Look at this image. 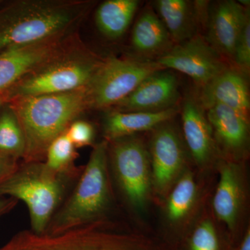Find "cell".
Listing matches in <instances>:
<instances>
[{
  "label": "cell",
  "mask_w": 250,
  "mask_h": 250,
  "mask_svg": "<svg viewBox=\"0 0 250 250\" xmlns=\"http://www.w3.org/2000/svg\"><path fill=\"white\" fill-rule=\"evenodd\" d=\"M25 139L23 162H43L49 145L87 108L88 87L67 93L18 98L8 102Z\"/></svg>",
  "instance_id": "obj_1"
},
{
  "label": "cell",
  "mask_w": 250,
  "mask_h": 250,
  "mask_svg": "<svg viewBox=\"0 0 250 250\" xmlns=\"http://www.w3.org/2000/svg\"><path fill=\"white\" fill-rule=\"evenodd\" d=\"M86 9L81 1L16 3L0 14V52L65 35Z\"/></svg>",
  "instance_id": "obj_2"
},
{
  "label": "cell",
  "mask_w": 250,
  "mask_h": 250,
  "mask_svg": "<svg viewBox=\"0 0 250 250\" xmlns=\"http://www.w3.org/2000/svg\"><path fill=\"white\" fill-rule=\"evenodd\" d=\"M108 146L106 140L94 146L73 191L51 219L46 233L60 234L103 220L111 200Z\"/></svg>",
  "instance_id": "obj_3"
},
{
  "label": "cell",
  "mask_w": 250,
  "mask_h": 250,
  "mask_svg": "<svg viewBox=\"0 0 250 250\" xmlns=\"http://www.w3.org/2000/svg\"><path fill=\"white\" fill-rule=\"evenodd\" d=\"M79 177L56 173L44 161L23 162L0 184V197L24 202L29 210L31 231L42 234L64 202L68 188Z\"/></svg>",
  "instance_id": "obj_4"
},
{
  "label": "cell",
  "mask_w": 250,
  "mask_h": 250,
  "mask_svg": "<svg viewBox=\"0 0 250 250\" xmlns=\"http://www.w3.org/2000/svg\"><path fill=\"white\" fill-rule=\"evenodd\" d=\"M0 250H165L152 242L100 220L57 235L20 231Z\"/></svg>",
  "instance_id": "obj_5"
},
{
  "label": "cell",
  "mask_w": 250,
  "mask_h": 250,
  "mask_svg": "<svg viewBox=\"0 0 250 250\" xmlns=\"http://www.w3.org/2000/svg\"><path fill=\"white\" fill-rule=\"evenodd\" d=\"M100 62L75 45L28 74L3 93L8 103L18 98L64 93L86 88Z\"/></svg>",
  "instance_id": "obj_6"
},
{
  "label": "cell",
  "mask_w": 250,
  "mask_h": 250,
  "mask_svg": "<svg viewBox=\"0 0 250 250\" xmlns=\"http://www.w3.org/2000/svg\"><path fill=\"white\" fill-rule=\"evenodd\" d=\"M164 70L147 59L111 57L100 62L88 86L90 108H111L154 72Z\"/></svg>",
  "instance_id": "obj_7"
},
{
  "label": "cell",
  "mask_w": 250,
  "mask_h": 250,
  "mask_svg": "<svg viewBox=\"0 0 250 250\" xmlns=\"http://www.w3.org/2000/svg\"><path fill=\"white\" fill-rule=\"evenodd\" d=\"M108 143V156L122 192L133 207L143 208L152 183L149 156L143 141L134 135Z\"/></svg>",
  "instance_id": "obj_8"
},
{
  "label": "cell",
  "mask_w": 250,
  "mask_h": 250,
  "mask_svg": "<svg viewBox=\"0 0 250 250\" xmlns=\"http://www.w3.org/2000/svg\"><path fill=\"white\" fill-rule=\"evenodd\" d=\"M67 34L0 52V93L72 48Z\"/></svg>",
  "instance_id": "obj_9"
},
{
  "label": "cell",
  "mask_w": 250,
  "mask_h": 250,
  "mask_svg": "<svg viewBox=\"0 0 250 250\" xmlns=\"http://www.w3.org/2000/svg\"><path fill=\"white\" fill-rule=\"evenodd\" d=\"M164 69H173L203 86L228 65L221 56L200 36L176 44L156 61Z\"/></svg>",
  "instance_id": "obj_10"
},
{
  "label": "cell",
  "mask_w": 250,
  "mask_h": 250,
  "mask_svg": "<svg viewBox=\"0 0 250 250\" xmlns=\"http://www.w3.org/2000/svg\"><path fill=\"white\" fill-rule=\"evenodd\" d=\"M153 131L150 141L152 182L157 191L164 192L173 184L183 167V146L170 121Z\"/></svg>",
  "instance_id": "obj_11"
},
{
  "label": "cell",
  "mask_w": 250,
  "mask_h": 250,
  "mask_svg": "<svg viewBox=\"0 0 250 250\" xmlns=\"http://www.w3.org/2000/svg\"><path fill=\"white\" fill-rule=\"evenodd\" d=\"M179 98L177 77L161 70L147 77L111 111L157 112L175 107Z\"/></svg>",
  "instance_id": "obj_12"
},
{
  "label": "cell",
  "mask_w": 250,
  "mask_h": 250,
  "mask_svg": "<svg viewBox=\"0 0 250 250\" xmlns=\"http://www.w3.org/2000/svg\"><path fill=\"white\" fill-rule=\"evenodd\" d=\"M249 8L238 1L225 0L218 3L210 12L206 41L220 56L232 59L237 41L241 34Z\"/></svg>",
  "instance_id": "obj_13"
},
{
  "label": "cell",
  "mask_w": 250,
  "mask_h": 250,
  "mask_svg": "<svg viewBox=\"0 0 250 250\" xmlns=\"http://www.w3.org/2000/svg\"><path fill=\"white\" fill-rule=\"evenodd\" d=\"M243 72L240 69L228 66L202 86L198 101L204 109L223 105L248 117L249 86Z\"/></svg>",
  "instance_id": "obj_14"
},
{
  "label": "cell",
  "mask_w": 250,
  "mask_h": 250,
  "mask_svg": "<svg viewBox=\"0 0 250 250\" xmlns=\"http://www.w3.org/2000/svg\"><path fill=\"white\" fill-rule=\"evenodd\" d=\"M204 108L195 98L186 99L182 107L183 132L188 147L197 165H207L216 150L213 131Z\"/></svg>",
  "instance_id": "obj_15"
},
{
  "label": "cell",
  "mask_w": 250,
  "mask_h": 250,
  "mask_svg": "<svg viewBox=\"0 0 250 250\" xmlns=\"http://www.w3.org/2000/svg\"><path fill=\"white\" fill-rule=\"evenodd\" d=\"M206 115L214 140L223 150L233 156L243 154L249 142L248 117L223 105L208 108Z\"/></svg>",
  "instance_id": "obj_16"
},
{
  "label": "cell",
  "mask_w": 250,
  "mask_h": 250,
  "mask_svg": "<svg viewBox=\"0 0 250 250\" xmlns=\"http://www.w3.org/2000/svg\"><path fill=\"white\" fill-rule=\"evenodd\" d=\"M195 3L186 0H157L154 2L157 16L164 23L176 44L197 35L204 1Z\"/></svg>",
  "instance_id": "obj_17"
},
{
  "label": "cell",
  "mask_w": 250,
  "mask_h": 250,
  "mask_svg": "<svg viewBox=\"0 0 250 250\" xmlns=\"http://www.w3.org/2000/svg\"><path fill=\"white\" fill-rule=\"evenodd\" d=\"M178 113L177 107L157 112L111 111L104 122V134L107 142L153 130L170 121Z\"/></svg>",
  "instance_id": "obj_18"
},
{
  "label": "cell",
  "mask_w": 250,
  "mask_h": 250,
  "mask_svg": "<svg viewBox=\"0 0 250 250\" xmlns=\"http://www.w3.org/2000/svg\"><path fill=\"white\" fill-rule=\"evenodd\" d=\"M220 170V180L213 197V210L219 220L232 229L241 207V177L236 165L231 163H225Z\"/></svg>",
  "instance_id": "obj_19"
},
{
  "label": "cell",
  "mask_w": 250,
  "mask_h": 250,
  "mask_svg": "<svg viewBox=\"0 0 250 250\" xmlns=\"http://www.w3.org/2000/svg\"><path fill=\"white\" fill-rule=\"evenodd\" d=\"M168 31L155 12L143 11L133 28L131 44L136 52L146 57H160L172 47Z\"/></svg>",
  "instance_id": "obj_20"
},
{
  "label": "cell",
  "mask_w": 250,
  "mask_h": 250,
  "mask_svg": "<svg viewBox=\"0 0 250 250\" xmlns=\"http://www.w3.org/2000/svg\"><path fill=\"white\" fill-rule=\"evenodd\" d=\"M139 6L137 0L104 1L95 13L97 27L108 39H119L127 30Z\"/></svg>",
  "instance_id": "obj_21"
},
{
  "label": "cell",
  "mask_w": 250,
  "mask_h": 250,
  "mask_svg": "<svg viewBox=\"0 0 250 250\" xmlns=\"http://www.w3.org/2000/svg\"><path fill=\"white\" fill-rule=\"evenodd\" d=\"M77 156L76 148L65 132L49 145L44 163L56 173L80 177L82 170L75 166Z\"/></svg>",
  "instance_id": "obj_22"
},
{
  "label": "cell",
  "mask_w": 250,
  "mask_h": 250,
  "mask_svg": "<svg viewBox=\"0 0 250 250\" xmlns=\"http://www.w3.org/2000/svg\"><path fill=\"white\" fill-rule=\"evenodd\" d=\"M3 108L0 113V152L19 160L25 151L24 134L11 106Z\"/></svg>",
  "instance_id": "obj_23"
},
{
  "label": "cell",
  "mask_w": 250,
  "mask_h": 250,
  "mask_svg": "<svg viewBox=\"0 0 250 250\" xmlns=\"http://www.w3.org/2000/svg\"><path fill=\"white\" fill-rule=\"evenodd\" d=\"M196 190V184L190 172L184 174L179 179L167 202V215L171 221H178L188 213L195 200Z\"/></svg>",
  "instance_id": "obj_24"
},
{
  "label": "cell",
  "mask_w": 250,
  "mask_h": 250,
  "mask_svg": "<svg viewBox=\"0 0 250 250\" xmlns=\"http://www.w3.org/2000/svg\"><path fill=\"white\" fill-rule=\"evenodd\" d=\"M216 231L209 220L202 222L195 229L190 240V250H218Z\"/></svg>",
  "instance_id": "obj_25"
},
{
  "label": "cell",
  "mask_w": 250,
  "mask_h": 250,
  "mask_svg": "<svg viewBox=\"0 0 250 250\" xmlns=\"http://www.w3.org/2000/svg\"><path fill=\"white\" fill-rule=\"evenodd\" d=\"M233 60L238 68L242 71H248L250 66V18H247L241 34L238 37Z\"/></svg>",
  "instance_id": "obj_26"
},
{
  "label": "cell",
  "mask_w": 250,
  "mask_h": 250,
  "mask_svg": "<svg viewBox=\"0 0 250 250\" xmlns=\"http://www.w3.org/2000/svg\"><path fill=\"white\" fill-rule=\"evenodd\" d=\"M75 148L90 146L95 138V129L93 125L86 121H75L65 131Z\"/></svg>",
  "instance_id": "obj_27"
},
{
  "label": "cell",
  "mask_w": 250,
  "mask_h": 250,
  "mask_svg": "<svg viewBox=\"0 0 250 250\" xmlns=\"http://www.w3.org/2000/svg\"><path fill=\"white\" fill-rule=\"evenodd\" d=\"M18 159L0 152V184L9 178L20 164Z\"/></svg>",
  "instance_id": "obj_28"
},
{
  "label": "cell",
  "mask_w": 250,
  "mask_h": 250,
  "mask_svg": "<svg viewBox=\"0 0 250 250\" xmlns=\"http://www.w3.org/2000/svg\"><path fill=\"white\" fill-rule=\"evenodd\" d=\"M18 202L17 200L11 197H0V218L14 209Z\"/></svg>",
  "instance_id": "obj_29"
},
{
  "label": "cell",
  "mask_w": 250,
  "mask_h": 250,
  "mask_svg": "<svg viewBox=\"0 0 250 250\" xmlns=\"http://www.w3.org/2000/svg\"><path fill=\"white\" fill-rule=\"evenodd\" d=\"M239 250H250V231L248 230L243 238Z\"/></svg>",
  "instance_id": "obj_30"
},
{
  "label": "cell",
  "mask_w": 250,
  "mask_h": 250,
  "mask_svg": "<svg viewBox=\"0 0 250 250\" xmlns=\"http://www.w3.org/2000/svg\"><path fill=\"white\" fill-rule=\"evenodd\" d=\"M5 103H7V98L4 93H0V109L4 106Z\"/></svg>",
  "instance_id": "obj_31"
}]
</instances>
